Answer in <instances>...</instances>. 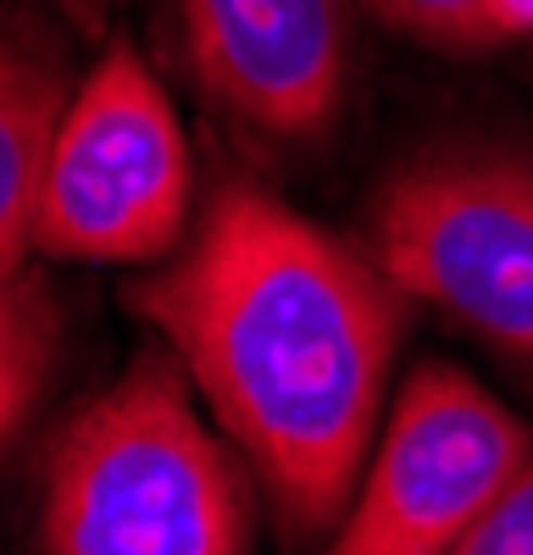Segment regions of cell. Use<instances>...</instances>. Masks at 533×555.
I'll list each match as a JSON object with an SVG mask.
<instances>
[{"label": "cell", "mask_w": 533, "mask_h": 555, "mask_svg": "<svg viewBox=\"0 0 533 555\" xmlns=\"http://www.w3.org/2000/svg\"><path fill=\"white\" fill-rule=\"evenodd\" d=\"M295 528L362 473L400 300L389 272L261 190H222L184 261L133 295Z\"/></svg>", "instance_id": "1"}, {"label": "cell", "mask_w": 533, "mask_h": 555, "mask_svg": "<svg viewBox=\"0 0 533 555\" xmlns=\"http://www.w3.org/2000/svg\"><path fill=\"white\" fill-rule=\"evenodd\" d=\"M51 555H245V505L172 366L117 378L51 461Z\"/></svg>", "instance_id": "2"}, {"label": "cell", "mask_w": 533, "mask_h": 555, "mask_svg": "<svg viewBox=\"0 0 533 555\" xmlns=\"http://www.w3.org/2000/svg\"><path fill=\"white\" fill-rule=\"evenodd\" d=\"M373 256L394 289L533 356V156L412 162L373 201Z\"/></svg>", "instance_id": "3"}, {"label": "cell", "mask_w": 533, "mask_h": 555, "mask_svg": "<svg viewBox=\"0 0 533 555\" xmlns=\"http://www.w3.org/2000/svg\"><path fill=\"white\" fill-rule=\"evenodd\" d=\"M190 206V145L133 44H112L67 101L44 167L34 245L62 261H145Z\"/></svg>", "instance_id": "4"}, {"label": "cell", "mask_w": 533, "mask_h": 555, "mask_svg": "<svg viewBox=\"0 0 533 555\" xmlns=\"http://www.w3.org/2000/svg\"><path fill=\"white\" fill-rule=\"evenodd\" d=\"M528 450V428L467 373L417 366L328 555H456L522 473Z\"/></svg>", "instance_id": "5"}, {"label": "cell", "mask_w": 533, "mask_h": 555, "mask_svg": "<svg viewBox=\"0 0 533 555\" xmlns=\"http://www.w3.org/2000/svg\"><path fill=\"white\" fill-rule=\"evenodd\" d=\"M184 28L200 83L245 122L284 139L328 128L344 89L339 0H184Z\"/></svg>", "instance_id": "6"}, {"label": "cell", "mask_w": 533, "mask_h": 555, "mask_svg": "<svg viewBox=\"0 0 533 555\" xmlns=\"http://www.w3.org/2000/svg\"><path fill=\"white\" fill-rule=\"evenodd\" d=\"M62 83L17 44H0V284H12L28 245L51 145L62 128Z\"/></svg>", "instance_id": "7"}, {"label": "cell", "mask_w": 533, "mask_h": 555, "mask_svg": "<svg viewBox=\"0 0 533 555\" xmlns=\"http://www.w3.org/2000/svg\"><path fill=\"white\" fill-rule=\"evenodd\" d=\"M44 356H51L44 317L12 284H0V439L23 423V411L44 378Z\"/></svg>", "instance_id": "8"}, {"label": "cell", "mask_w": 533, "mask_h": 555, "mask_svg": "<svg viewBox=\"0 0 533 555\" xmlns=\"http://www.w3.org/2000/svg\"><path fill=\"white\" fill-rule=\"evenodd\" d=\"M362 7L400 34L439 44V51H483L500 39L489 0H362Z\"/></svg>", "instance_id": "9"}, {"label": "cell", "mask_w": 533, "mask_h": 555, "mask_svg": "<svg viewBox=\"0 0 533 555\" xmlns=\"http://www.w3.org/2000/svg\"><path fill=\"white\" fill-rule=\"evenodd\" d=\"M456 555H533V450L506 494L489 505V517L461 539Z\"/></svg>", "instance_id": "10"}, {"label": "cell", "mask_w": 533, "mask_h": 555, "mask_svg": "<svg viewBox=\"0 0 533 555\" xmlns=\"http://www.w3.org/2000/svg\"><path fill=\"white\" fill-rule=\"evenodd\" d=\"M489 12H495L500 39H511V34H533V0H489Z\"/></svg>", "instance_id": "11"}, {"label": "cell", "mask_w": 533, "mask_h": 555, "mask_svg": "<svg viewBox=\"0 0 533 555\" xmlns=\"http://www.w3.org/2000/svg\"><path fill=\"white\" fill-rule=\"evenodd\" d=\"M67 7H73V12H83V7H89V0H67Z\"/></svg>", "instance_id": "12"}]
</instances>
